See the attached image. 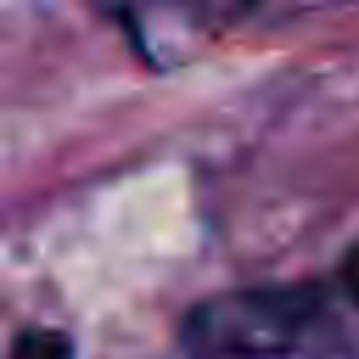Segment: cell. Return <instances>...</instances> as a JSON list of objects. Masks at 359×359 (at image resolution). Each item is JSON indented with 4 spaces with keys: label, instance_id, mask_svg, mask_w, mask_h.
<instances>
[{
    "label": "cell",
    "instance_id": "cell-2",
    "mask_svg": "<svg viewBox=\"0 0 359 359\" xmlns=\"http://www.w3.org/2000/svg\"><path fill=\"white\" fill-rule=\"evenodd\" d=\"M11 359H73V342L62 331H22Z\"/></svg>",
    "mask_w": 359,
    "mask_h": 359
},
{
    "label": "cell",
    "instance_id": "cell-3",
    "mask_svg": "<svg viewBox=\"0 0 359 359\" xmlns=\"http://www.w3.org/2000/svg\"><path fill=\"white\" fill-rule=\"evenodd\" d=\"M342 292H348V297L359 303V247H353V252L342 258Z\"/></svg>",
    "mask_w": 359,
    "mask_h": 359
},
{
    "label": "cell",
    "instance_id": "cell-1",
    "mask_svg": "<svg viewBox=\"0 0 359 359\" xmlns=\"http://www.w3.org/2000/svg\"><path fill=\"white\" fill-rule=\"evenodd\" d=\"M325 297L314 286H275V292H230L202 303L185 320V348L202 359H275L292 353L320 325Z\"/></svg>",
    "mask_w": 359,
    "mask_h": 359
}]
</instances>
